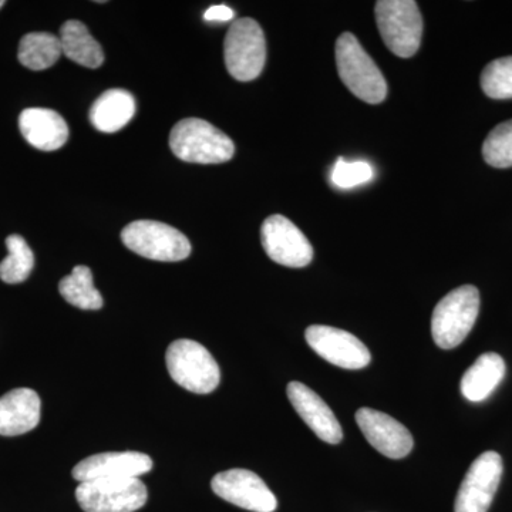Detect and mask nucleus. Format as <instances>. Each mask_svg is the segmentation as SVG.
Wrapping results in <instances>:
<instances>
[{
    "instance_id": "nucleus-1",
    "label": "nucleus",
    "mask_w": 512,
    "mask_h": 512,
    "mask_svg": "<svg viewBox=\"0 0 512 512\" xmlns=\"http://www.w3.org/2000/svg\"><path fill=\"white\" fill-rule=\"evenodd\" d=\"M480 312V292L464 285L444 296L431 316V335L440 349L457 348L476 325Z\"/></svg>"
},
{
    "instance_id": "nucleus-2",
    "label": "nucleus",
    "mask_w": 512,
    "mask_h": 512,
    "mask_svg": "<svg viewBox=\"0 0 512 512\" xmlns=\"http://www.w3.org/2000/svg\"><path fill=\"white\" fill-rule=\"evenodd\" d=\"M336 66L340 80L357 99L369 104L386 99L387 83L382 72L352 33H343L336 42Z\"/></svg>"
},
{
    "instance_id": "nucleus-3",
    "label": "nucleus",
    "mask_w": 512,
    "mask_h": 512,
    "mask_svg": "<svg viewBox=\"0 0 512 512\" xmlns=\"http://www.w3.org/2000/svg\"><path fill=\"white\" fill-rule=\"evenodd\" d=\"M170 147L180 160L194 164L227 163L235 153L231 138L201 119H185L175 124Z\"/></svg>"
},
{
    "instance_id": "nucleus-4",
    "label": "nucleus",
    "mask_w": 512,
    "mask_h": 512,
    "mask_svg": "<svg viewBox=\"0 0 512 512\" xmlns=\"http://www.w3.org/2000/svg\"><path fill=\"white\" fill-rule=\"evenodd\" d=\"M165 362L174 382L188 392L210 394L220 384L217 360L195 340H175L168 346Z\"/></svg>"
},
{
    "instance_id": "nucleus-5",
    "label": "nucleus",
    "mask_w": 512,
    "mask_h": 512,
    "mask_svg": "<svg viewBox=\"0 0 512 512\" xmlns=\"http://www.w3.org/2000/svg\"><path fill=\"white\" fill-rule=\"evenodd\" d=\"M375 12L380 35L390 52L403 59L416 55L423 36V19L417 3L413 0H380Z\"/></svg>"
},
{
    "instance_id": "nucleus-6",
    "label": "nucleus",
    "mask_w": 512,
    "mask_h": 512,
    "mask_svg": "<svg viewBox=\"0 0 512 512\" xmlns=\"http://www.w3.org/2000/svg\"><path fill=\"white\" fill-rule=\"evenodd\" d=\"M121 239L130 251L153 261H184L191 254L190 241L183 232L164 222H131L121 232Z\"/></svg>"
},
{
    "instance_id": "nucleus-7",
    "label": "nucleus",
    "mask_w": 512,
    "mask_h": 512,
    "mask_svg": "<svg viewBox=\"0 0 512 512\" xmlns=\"http://www.w3.org/2000/svg\"><path fill=\"white\" fill-rule=\"evenodd\" d=\"M225 66L239 82H251L262 73L266 60L264 32L256 20H235L224 42Z\"/></svg>"
},
{
    "instance_id": "nucleus-8",
    "label": "nucleus",
    "mask_w": 512,
    "mask_h": 512,
    "mask_svg": "<svg viewBox=\"0 0 512 512\" xmlns=\"http://www.w3.org/2000/svg\"><path fill=\"white\" fill-rule=\"evenodd\" d=\"M76 500L84 512H136L146 505L148 491L138 478L79 483Z\"/></svg>"
},
{
    "instance_id": "nucleus-9",
    "label": "nucleus",
    "mask_w": 512,
    "mask_h": 512,
    "mask_svg": "<svg viewBox=\"0 0 512 512\" xmlns=\"http://www.w3.org/2000/svg\"><path fill=\"white\" fill-rule=\"evenodd\" d=\"M503 458L495 451H485L471 464L460 485L454 504L456 512H487L503 477Z\"/></svg>"
},
{
    "instance_id": "nucleus-10",
    "label": "nucleus",
    "mask_w": 512,
    "mask_h": 512,
    "mask_svg": "<svg viewBox=\"0 0 512 512\" xmlns=\"http://www.w3.org/2000/svg\"><path fill=\"white\" fill-rule=\"evenodd\" d=\"M261 241L266 255L276 264L303 268L311 264L313 248L305 234L284 215L266 218L261 228Z\"/></svg>"
},
{
    "instance_id": "nucleus-11",
    "label": "nucleus",
    "mask_w": 512,
    "mask_h": 512,
    "mask_svg": "<svg viewBox=\"0 0 512 512\" xmlns=\"http://www.w3.org/2000/svg\"><path fill=\"white\" fill-rule=\"evenodd\" d=\"M211 488L222 500L254 512H274L278 508L275 494L254 471L234 468L222 471L211 481Z\"/></svg>"
},
{
    "instance_id": "nucleus-12",
    "label": "nucleus",
    "mask_w": 512,
    "mask_h": 512,
    "mask_svg": "<svg viewBox=\"0 0 512 512\" xmlns=\"http://www.w3.org/2000/svg\"><path fill=\"white\" fill-rule=\"evenodd\" d=\"M306 342L326 362L342 369L359 370L372 360L365 343L352 333L332 326L313 325L305 332Z\"/></svg>"
},
{
    "instance_id": "nucleus-13",
    "label": "nucleus",
    "mask_w": 512,
    "mask_h": 512,
    "mask_svg": "<svg viewBox=\"0 0 512 512\" xmlns=\"http://www.w3.org/2000/svg\"><path fill=\"white\" fill-rule=\"evenodd\" d=\"M356 423L366 440L383 456L399 460L413 450L412 433L389 414L363 407L356 412Z\"/></svg>"
},
{
    "instance_id": "nucleus-14",
    "label": "nucleus",
    "mask_w": 512,
    "mask_h": 512,
    "mask_svg": "<svg viewBox=\"0 0 512 512\" xmlns=\"http://www.w3.org/2000/svg\"><path fill=\"white\" fill-rule=\"evenodd\" d=\"M153 460L138 451L101 453L84 458L73 468L74 480L79 483L96 480H117V478H138L150 473Z\"/></svg>"
},
{
    "instance_id": "nucleus-15",
    "label": "nucleus",
    "mask_w": 512,
    "mask_h": 512,
    "mask_svg": "<svg viewBox=\"0 0 512 512\" xmlns=\"http://www.w3.org/2000/svg\"><path fill=\"white\" fill-rule=\"evenodd\" d=\"M286 393L295 412L320 440L329 444H339L342 441V426L319 394L301 382L289 383Z\"/></svg>"
},
{
    "instance_id": "nucleus-16",
    "label": "nucleus",
    "mask_w": 512,
    "mask_h": 512,
    "mask_svg": "<svg viewBox=\"0 0 512 512\" xmlns=\"http://www.w3.org/2000/svg\"><path fill=\"white\" fill-rule=\"evenodd\" d=\"M42 402L32 389L10 390L0 397V436L15 437L35 430L40 423Z\"/></svg>"
},
{
    "instance_id": "nucleus-17",
    "label": "nucleus",
    "mask_w": 512,
    "mask_h": 512,
    "mask_svg": "<svg viewBox=\"0 0 512 512\" xmlns=\"http://www.w3.org/2000/svg\"><path fill=\"white\" fill-rule=\"evenodd\" d=\"M19 127L26 141L40 151H56L66 144L69 127L59 113L50 109H26L19 117Z\"/></svg>"
},
{
    "instance_id": "nucleus-18",
    "label": "nucleus",
    "mask_w": 512,
    "mask_h": 512,
    "mask_svg": "<svg viewBox=\"0 0 512 512\" xmlns=\"http://www.w3.org/2000/svg\"><path fill=\"white\" fill-rule=\"evenodd\" d=\"M136 114V100L127 90L111 89L101 94L90 109V121L101 133H116Z\"/></svg>"
},
{
    "instance_id": "nucleus-19",
    "label": "nucleus",
    "mask_w": 512,
    "mask_h": 512,
    "mask_svg": "<svg viewBox=\"0 0 512 512\" xmlns=\"http://www.w3.org/2000/svg\"><path fill=\"white\" fill-rule=\"evenodd\" d=\"M505 376V362L497 353H484L461 379V393L473 403L484 402Z\"/></svg>"
},
{
    "instance_id": "nucleus-20",
    "label": "nucleus",
    "mask_w": 512,
    "mask_h": 512,
    "mask_svg": "<svg viewBox=\"0 0 512 512\" xmlns=\"http://www.w3.org/2000/svg\"><path fill=\"white\" fill-rule=\"evenodd\" d=\"M59 39L63 55L72 62L89 69H97L103 64V49L82 22L69 20L64 23Z\"/></svg>"
},
{
    "instance_id": "nucleus-21",
    "label": "nucleus",
    "mask_w": 512,
    "mask_h": 512,
    "mask_svg": "<svg viewBox=\"0 0 512 512\" xmlns=\"http://www.w3.org/2000/svg\"><path fill=\"white\" fill-rule=\"evenodd\" d=\"M62 55L60 39L52 33H29L20 40L19 62L35 72L49 69Z\"/></svg>"
},
{
    "instance_id": "nucleus-22",
    "label": "nucleus",
    "mask_w": 512,
    "mask_h": 512,
    "mask_svg": "<svg viewBox=\"0 0 512 512\" xmlns=\"http://www.w3.org/2000/svg\"><path fill=\"white\" fill-rule=\"evenodd\" d=\"M59 291L64 301L83 311H99L103 308V298L94 286L92 271L87 266H76L72 274L60 281Z\"/></svg>"
},
{
    "instance_id": "nucleus-23",
    "label": "nucleus",
    "mask_w": 512,
    "mask_h": 512,
    "mask_svg": "<svg viewBox=\"0 0 512 512\" xmlns=\"http://www.w3.org/2000/svg\"><path fill=\"white\" fill-rule=\"evenodd\" d=\"M6 247L9 254L0 262V279L10 285L22 284L32 274L35 255L20 235L6 238Z\"/></svg>"
},
{
    "instance_id": "nucleus-24",
    "label": "nucleus",
    "mask_w": 512,
    "mask_h": 512,
    "mask_svg": "<svg viewBox=\"0 0 512 512\" xmlns=\"http://www.w3.org/2000/svg\"><path fill=\"white\" fill-rule=\"evenodd\" d=\"M481 87L491 99H512V56L488 63L481 74Z\"/></svg>"
},
{
    "instance_id": "nucleus-25",
    "label": "nucleus",
    "mask_w": 512,
    "mask_h": 512,
    "mask_svg": "<svg viewBox=\"0 0 512 512\" xmlns=\"http://www.w3.org/2000/svg\"><path fill=\"white\" fill-rule=\"evenodd\" d=\"M483 157L491 167H512V120L498 124L488 134L484 141Z\"/></svg>"
},
{
    "instance_id": "nucleus-26",
    "label": "nucleus",
    "mask_w": 512,
    "mask_h": 512,
    "mask_svg": "<svg viewBox=\"0 0 512 512\" xmlns=\"http://www.w3.org/2000/svg\"><path fill=\"white\" fill-rule=\"evenodd\" d=\"M373 175H375V171H373L372 165L365 161L348 163L345 158H339L330 174V181L335 187L349 190V188L369 183Z\"/></svg>"
},
{
    "instance_id": "nucleus-27",
    "label": "nucleus",
    "mask_w": 512,
    "mask_h": 512,
    "mask_svg": "<svg viewBox=\"0 0 512 512\" xmlns=\"http://www.w3.org/2000/svg\"><path fill=\"white\" fill-rule=\"evenodd\" d=\"M235 18V12L227 5H214L211 6L207 12L204 13V19L207 22L225 23Z\"/></svg>"
},
{
    "instance_id": "nucleus-28",
    "label": "nucleus",
    "mask_w": 512,
    "mask_h": 512,
    "mask_svg": "<svg viewBox=\"0 0 512 512\" xmlns=\"http://www.w3.org/2000/svg\"><path fill=\"white\" fill-rule=\"evenodd\" d=\"M3 5H5V2H3V0H0V8H2Z\"/></svg>"
}]
</instances>
